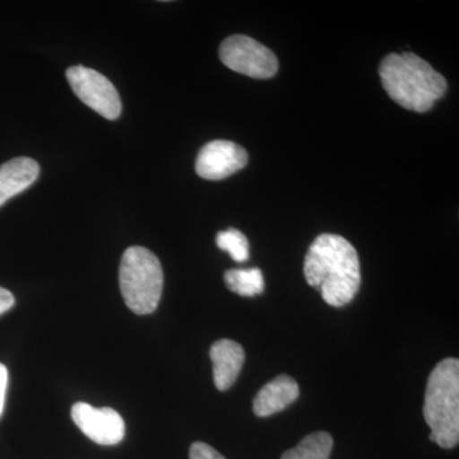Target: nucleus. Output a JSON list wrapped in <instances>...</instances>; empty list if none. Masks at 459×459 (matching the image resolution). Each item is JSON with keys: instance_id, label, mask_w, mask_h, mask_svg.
<instances>
[{"instance_id": "f03ea898", "label": "nucleus", "mask_w": 459, "mask_h": 459, "mask_svg": "<svg viewBox=\"0 0 459 459\" xmlns=\"http://www.w3.org/2000/svg\"><path fill=\"white\" fill-rule=\"evenodd\" d=\"M379 74L389 98L415 113H427L448 89L446 78L413 53L389 54Z\"/></svg>"}, {"instance_id": "423d86ee", "label": "nucleus", "mask_w": 459, "mask_h": 459, "mask_svg": "<svg viewBox=\"0 0 459 459\" xmlns=\"http://www.w3.org/2000/svg\"><path fill=\"white\" fill-rule=\"evenodd\" d=\"M66 80L78 99L84 105L108 120H115L122 114V100L113 83L95 69L83 65L71 66Z\"/></svg>"}, {"instance_id": "f3484780", "label": "nucleus", "mask_w": 459, "mask_h": 459, "mask_svg": "<svg viewBox=\"0 0 459 459\" xmlns=\"http://www.w3.org/2000/svg\"><path fill=\"white\" fill-rule=\"evenodd\" d=\"M14 307V296L7 289L0 287V316Z\"/></svg>"}, {"instance_id": "4468645a", "label": "nucleus", "mask_w": 459, "mask_h": 459, "mask_svg": "<svg viewBox=\"0 0 459 459\" xmlns=\"http://www.w3.org/2000/svg\"><path fill=\"white\" fill-rule=\"evenodd\" d=\"M217 247L228 252L235 262H246L249 259V241L243 232L237 229H229L219 232L216 238Z\"/></svg>"}, {"instance_id": "6e6552de", "label": "nucleus", "mask_w": 459, "mask_h": 459, "mask_svg": "<svg viewBox=\"0 0 459 459\" xmlns=\"http://www.w3.org/2000/svg\"><path fill=\"white\" fill-rule=\"evenodd\" d=\"M249 156L243 147L230 141H212L199 151L195 171L207 180H222L246 168Z\"/></svg>"}, {"instance_id": "39448f33", "label": "nucleus", "mask_w": 459, "mask_h": 459, "mask_svg": "<svg viewBox=\"0 0 459 459\" xmlns=\"http://www.w3.org/2000/svg\"><path fill=\"white\" fill-rule=\"evenodd\" d=\"M223 65L255 80H268L279 71V60L273 51L246 35H232L220 47Z\"/></svg>"}, {"instance_id": "9d476101", "label": "nucleus", "mask_w": 459, "mask_h": 459, "mask_svg": "<svg viewBox=\"0 0 459 459\" xmlns=\"http://www.w3.org/2000/svg\"><path fill=\"white\" fill-rule=\"evenodd\" d=\"M300 389L294 377L281 374L267 383L253 401V411L258 418H268L294 403Z\"/></svg>"}, {"instance_id": "7ed1b4c3", "label": "nucleus", "mask_w": 459, "mask_h": 459, "mask_svg": "<svg viewBox=\"0 0 459 459\" xmlns=\"http://www.w3.org/2000/svg\"><path fill=\"white\" fill-rule=\"evenodd\" d=\"M425 421L430 440L444 449L459 442V361H440L429 377L424 403Z\"/></svg>"}, {"instance_id": "20e7f679", "label": "nucleus", "mask_w": 459, "mask_h": 459, "mask_svg": "<svg viewBox=\"0 0 459 459\" xmlns=\"http://www.w3.org/2000/svg\"><path fill=\"white\" fill-rule=\"evenodd\" d=\"M119 285L133 313L146 316L155 312L164 289V271L159 258L146 247H128L120 262Z\"/></svg>"}, {"instance_id": "2eb2a0df", "label": "nucleus", "mask_w": 459, "mask_h": 459, "mask_svg": "<svg viewBox=\"0 0 459 459\" xmlns=\"http://www.w3.org/2000/svg\"><path fill=\"white\" fill-rule=\"evenodd\" d=\"M190 459H226L216 449L205 443H195L190 446Z\"/></svg>"}, {"instance_id": "9b49d317", "label": "nucleus", "mask_w": 459, "mask_h": 459, "mask_svg": "<svg viewBox=\"0 0 459 459\" xmlns=\"http://www.w3.org/2000/svg\"><path fill=\"white\" fill-rule=\"evenodd\" d=\"M40 166L30 157H16L0 166V207L38 180Z\"/></svg>"}, {"instance_id": "f257e3e1", "label": "nucleus", "mask_w": 459, "mask_h": 459, "mask_svg": "<svg viewBox=\"0 0 459 459\" xmlns=\"http://www.w3.org/2000/svg\"><path fill=\"white\" fill-rule=\"evenodd\" d=\"M304 274L334 307L351 303L361 283L360 259L350 241L336 234H322L305 256Z\"/></svg>"}, {"instance_id": "1a4fd4ad", "label": "nucleus", "mask_w": 459, "mask_h": 459, "mask_svg": "<svg viewBox=\"0 0 459 459\" xmlns=\"http://www.w3.org/2000/svg\"><path fill=\"white\" fill-rule=\"evenodd\" d=\"M210 358L213 364L214 385L219 391H228L243 369L246 351L235 341L220 340L211 347Z\"/></svg>"}, {"instance_id": "0eeeda50", "label": "nucleus", "mask_w": 459, "mask_h": 459, "mask_svg": "<svg viewBox=\"0 0 459 459\" xmlns=\"http://www.w3.org/2000/svg\"><path fill=\"white\" fill-rule=\"evenodd\" d=\"M72 419L87 437L100 446H117L126 437V422L110 407L96 409L78 402L72 407Z\"/></svg>"}, {"instance_id": "dca6fc26", "label": "nucleus", "mask_w": 459, "mask_h": 459, "mask_svg": "<svg viewBox=\"0 0 459 459\" xmlns=\"http://www.w3.org/2000/svg\"><path fill=\"white\" fill-rule=\"evenodd\" d=\"M8 385V370L4 365L0 364V416L4 410L5 392Z\"/></svg>"}, {"instance_id": "f8f14e48", "label": "nucleus", "mask_w": 459, "mask_h": 459, "mask_svg": "<svg viewBox=\"0 0 459 459\" xmlns=\"http://www.w3.org/2000/svg\"><path fill=\"white\" fill-rule=\"evenodd\" d=\"M333 448V437L325 431H316L305 437L295 448L283 453L281 459H329Z\"/></svg>"}, {"instance_id": "ddd939ff", "label": "nucleus", "mask_w": 459, "mask_h": 459, "mask_svg": "<svg viewBox=\"0 0 459 459\" xmlns=\"http://www.w3.org/2000/svg\"><path fill=\"white\" fill-rule=\"evenodd\" d=\"M225 283L235 294L247 298L262 294L264 290V279L258 268L230 270L225 273Z\"/></svg>"}]
</instances>
